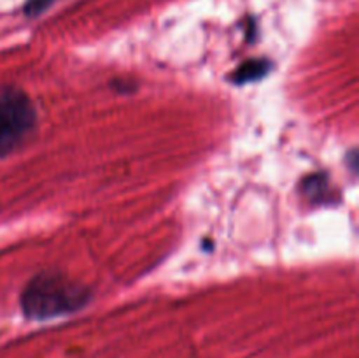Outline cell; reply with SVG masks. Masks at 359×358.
Segmentation results:
<instances>
[{"label":"cell","instance_id":"6da1fadb","mask_svg":"<svg viewBox=\"0 0 359 358\" xmlns=\"http://www.w3.org/2000/svg\"><path fill=\"white\" fill-rule=\"evenodd\" d=\"M93 298L88 286L63 272L44 270L32 277L21 291V311L25 318L46 321L69 316L86 307Z\"/></svg>","mask_w":359,"mask_h":358},{"label":"cell","instance_id":"7a4b0ae2","mask_svg":"<svg viewBox=\"0 0 359 358\" xmlns=\"http://www.w3.org/2000/svg\"><path fill=\"white\" fill-rule=\"evenodd\" d=\"M37 111L20 88H0V158L20 150L35 132Z\"/></svg>","mask_w":359,"mask_h":358},{"label":"cell","instance_id":"3957f363","mask_svg":"<svg viewBox=\"0 0 359 358\" xmlns=\"http://www.w3.org/2000/svg\"><path fill=\"white\" fill-rule=\"evenodd\" d=\"M302 197L312 204H332L333 202V186L330 183L328 174L325 172H314L305 175L300 181Z\"/></svg>","mask_w":359,"mask_h":358},{"label":"cell","instance_id":"277c9868","mask_svg":"<svg viewBox=\"0 0 359 358\" xmlns=\"http://www.w3.org/2000/svg\"><path fill=\"white\" fill-rule=\"evenodd\" d=\"M272 62L266 58H251L248 62L241 63L233 72L230 74V83L233 84H245V83H255V81L263 79L269 76L272 70Z\"/></svg>","mask_w":359,"mask_h":358},{"label":"cell","instance_id":"5b68a950","mask_svg":"<svg viewBox=\"0 0 359 358\" xmlns=\"http://www.w3.org/2000/svg\"><path fill=\"white\" fill-rule=\"evenodd\" d=\"M58 0H27V4L23 6V13L27 18H37L42 13L53 7Z\"/></svg>","mask_w":359,"mask_h":358}]
</instances>
